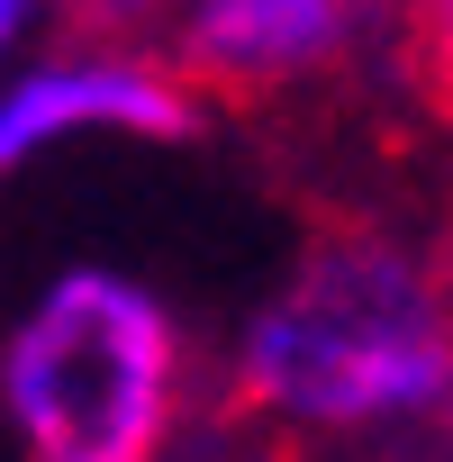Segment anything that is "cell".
Instances as JSON below:
<instances>
[{
  "instance_id": "6da1fadb",
  "label": "cell",
  "mask_w": 453,
  "mask_h": 462,
  "mask_svg": "<svg viewBox=\"0 0 453 462\" xmlns=\"http://www.w3.org/2000/svg\"><path fill=\"white\" fill-rule=\"evenodd\" d=\"M226 408L300 444H372L453 417V273L381 226L318 236L245 318Z\"/></svg>"
},
{
  "instance_id": "7a4b0ae2",
  "label": "cell",
  "mask_w": 453,
  "mask_h": 462,
  "mask_svg": "<svg viewBox=\"0 0 453 462\" xmlns=\"http://www.w3.org/2000/svg\"><path fill=\"white\" fill-rule=\"evenodd\" d=\"M181 327L127 273H55L0 336V426L28 462H163L181 435Z\"/></svg>"
},
{
  "instance_id": "3957f363",
  "label": "cell",
  "mask_w": 453,
  "mask_h": 462,
  "mask_svg": "<svg viewBox=\"0 0 453 462\" xmlns=\"http://www.w3.org/2000/svg\"><path fill=\"white\" fill-rule=\"evenodd\" d=\"M208 100L154 64V55H118V46H64L28 73L0 82V181L28 172L37 154L73 145V136H154V145H181L199 136Z\"/></svg>"
},
{
  "instance_id": "277c9868",
  "label": "cell",
  "mask_w": 453,
  "mask_h": 462,
  "mask_svg": "<svg viewBox=\"0 0 453 462\" xmlns=\"http://www.w3.org/2000/svg\"><path fill=\"white\" fill-rule=\"evenodd\" d=\"M363 0H181L172 19V73L199 100L254 109L282 100L354 55Z\"/></svg>"
},
{
  "instance_id": "5b68a950",
  "label": "cell",
  "mask_w": 453,
  "mask_h": 462,
  "mask_svg": "<svg viewBox=\"0 0 453 462\" xmlns=\"http://www.w3.org/2000/svg\"><path fill=\"white\" fill-rule=\"evenodd\" d=\"M408 73L417 100L453 127V0H408Z\"/></svg>"
},
{
  "instance_id": "8992f818",
  "label": "cell",
  "mask_w": 453,
  "mask_h": 462,
  "mask_svg": "<svg viewBox=\"0 0 453 462\" xmlns=\"http://www.w3.org/2000/svg\"><path fill=\"white\" fill-rule=\"evenodd\" d=\"M73 19H91V28H118V19H136V10H154V0H64Z\"/></svg>"
},
{
  "instance_id": "52a82bcc",
  "label": "cell",
  "mask_w": 453,
  "mask_h": 462,
  "mask_svg": "<svg viewBox=\"0 0 453 462\" xmlns=\"http://www.w3.org/2000/svg\"><path fill=\"white\" fill-rule=\"evenodd\" d=\"M28 19H37V0H0V64L19 55V37H28Z\"/></svg>"
}]
</instances>
